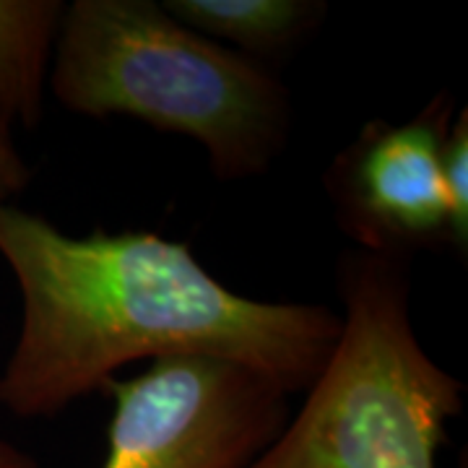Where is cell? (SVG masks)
Returning a JSON list of instances; mask_svg holds the SVG:
<instances>
[{
    "instance_id": "52a82bcc",
    "label": "cell",
    "mask_w": 468,
    "mask_h": 468,
    "mask_svg": "<svg viewBox=\"0 0 468 468\" xmlns=\"http://www.w3.org/2000/svg\"><path fill=\"white\" fill-rule=\"evenodd\" d=\"M162 8L206 39L232 42L252 60L292 48L325 14L323 3L302 0H167Z\"/></svg>"
},
{
    "instance_id": "ba28073f",
    "label": "cell",
    "mask_w": 468,
    "mask_h": 468,
    "mask_svg": "<svg viewBox=\"0 0 468 468\" xmlns=\"http://www.w3.org/2000/svg\"><path fill=\"white\" fill-rule=\"evenodd\" d=\"M442 180L451 203V239L466 250L468 242V112L452 117L442 144Z\"/></svg>"
},
{
    "instance_id": "5b68a950",
    "label": "cell",
    "mask_w": 468,
    "mask_h": 468,
    "mask_svg": "<svg viewBox=\"0 0 468 468\" xmlns=\"http://www.w3.org/2000/svg\"><path fill=\"white\" fill-rule=\"evenodd\" d=\"M452 100L440 94L401 125L372 120L328 169L335 218L362 250L409 258L451 242L442 144Z\"/></svg>"
},
{
    "instance_id": "9c48e42d",
    "label": "cell",
    "mask_w": 468,
    "mask_h": 468,
    "mask_svg": "<svg viewBox=\"0 0 468 468\" xmlns=\"http://www.w3.org/2000/svg\"><path fill=\"white\" fill-rule=\"evenodd\" d=\"M32 183V169L18 154L11 128L0 120V203H8Z\"/></svg>"
},
{
    "instance_id": "7a4b0ae2",
    "label": "cell",
    "mask_w": 468,
    "mask_h": 468,
    "mask_svg": "<svg viewBox=\"0 0 468 468\" xmlns=\"http://www.w3.org/2000/svg\"><path fill=\"white\" fill-rule=\"evenodd\" d=\"M50 86L66 110L135 117L198 141L218 180L263 175L284 151L292 104L261 60L187 29L151 0H76Z\"/></svg>"
},
{
    "instance_id": "277c9868",
    "label": "cell",
    "mask_w": 468,
    "mask_h": 468,
    "mask_svg": "<svg viewBox=\"0 0 468 468\" xmlns=\"http://www.w3.org/2000/svg\"><path fill=\"white\" fill-rule=\"evenodd\" d=\"M104 390L115 411L101 468H248L289 421V393L211 356L156 359Z\"/></svg>"
},
{
    "instance_id": "6da1fadb",
    "label": "cell",
    "mask_w": 468,
    "mask_h": 468,
    "mask_svg": "<svg viewBox=\"0 0 468 468\" xmlns=\"http://www.w3.org/2000/svg\"><path fill=\"white\" fill-rule=\"evenodd\" d=\"M0 258L21 292L0 409L55 417L138 359L211 356L307 390L341 334L325 304L261 302L211 276L183 239L154 232L73 237L0 203Z\"/></svg>"
},
{
    "instance_id": "3957f363",
    "label": "cell",
    "mask_w": 468,
    "mask_h": 468,
    "mask_svg": "<svg viewBox=\"0 0 468 468\" xmlns=\"http://www.w3.org/2000/svg\"><path fill=\"white\" fill-rule=\"evenodd\" d=\"M406 261L341 258L338 341L300 411L248 468H437L463 383L437 367L411 328Z\"/></svg>"
},
{
    "instance_id": "8992f818",
    "label": "cell",
    "mask_w": 468,
    "mask_h": 468,
    "mask_svg": "<svg viewBox=\"0 0 468 468\" xmlns=\"http://www.w3.org/2000/svg\"><path fill=\"white\" fill-rule=\"evenodd\" d=\"M68 5L60 0H0V120L34 128Z\"/></svg>"
},
{
    "instance_id": "30bf717a",
    "label": "cell",
    "mask_w": 468,
    "mask_h": 468,
    "mask_svg": "<svg viewBox=\"0 0 468 468\" xmlns=\"http://www.w3.org/2000/svg\"><path fill=\"white\" fill-rule=\"evenodd\" d=\"M0 468H39L29 452L16 448L14 442L0 440Z\"/></svg>"
}]
</instances>
